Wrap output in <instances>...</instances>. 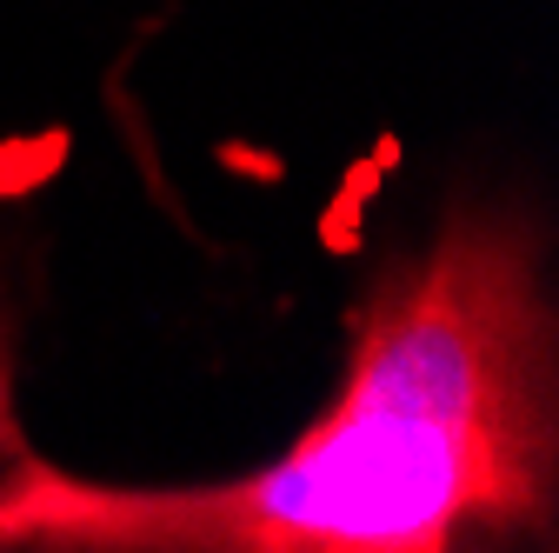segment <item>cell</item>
Wrapping results in <instances>:
<instances>
[{"label":"cell","mask_w":559,"mask_h":553,"mask_svg":"<svg viewBox=\"0 0 559 553\" xmlns=\"http://www.w3.org/2000/svg\"><path fill=\"white\" fill-rule=\"evenodd\" d=\"M559 333L539 227L453 207L354 307L333 407L221 487H100L34 454L0 473V553H447L552 540Z\"/></svg>","instance_id":"1"},{"label":"cell","mask_w":559,"mask_h":553,"mask_svg":"<svg viewBox=\"0 0 559 553\" xmlns=\"http://www.w3.org/2000/svg\"><path fill=\"white\" fill-rule=\"evenodd\" d=\"M21 454V427H14V367H8V333H0V460Z\"/></svg>","instance_id":"2"}]
</instances>
